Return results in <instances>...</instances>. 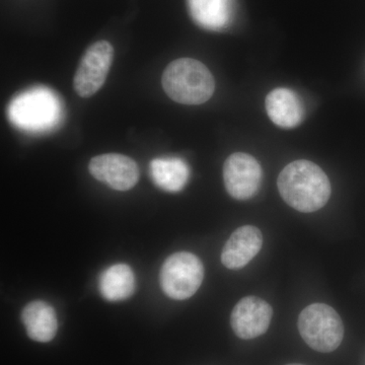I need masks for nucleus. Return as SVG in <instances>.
<instances>
[{"mask_svg": "<svg viewBox=\"0 0 365 365\" xmlns=\"http://www.w3.org/2000/svg\"><path fill=\"white\" fill-rule=\"evenodd\" d=\"M91 176L117 191H128L138 182L139 168L132 158L119 153H106L88 163Z\"/></svg>", "mask_w": 365, "mask_h": 365, "instance_id": "nucleus-8", "label": "nucleus"}, {"mask_svg": "<svg viewBox=\"0 0 365 365\" xmlns=\"http://www.w3.org/2000/svg\"><path fill=\"white\" fill-rule=\"evenodd\" d=\"M288 365H304V364H288Z\"/></svg>", "mask_w": 365, "mask_h": 365, "instance_id": "nucleus-16", "label": "nucleus"}, {"mask_svg": "<svg viewBox=\"0 0 365 365\" xmlns=\"http://www.w3.org/2000/svg\"><path fill=\"white\" fill-rule=\"evenodd\" d=\"M163 91L175 102L182 105H201L212 97L215 81L202 62L180 58L170 62L163 71Z\"/></svg>", "mask_w": 365, "mask_h": 365, "instance_id": "nucleus-2", "label": "nucleus"}, {"mask_svg": "<svg viewBox=\"0 0 365 365\" xmlns=\"http://www.w3.org/2000/svg\"><path fill=\"white\" fill-rule=\"evenodd\" d=\"M265 107L271 121L281 128H294L304 121V104L299 96L290 88L271 91L266 98Z\"/></svg>", "mask_w": 365, "mask_h": 365, "instance_id": "nucleus-11", "label": "nucleus"}, {"mask_svg": "<svg viewBox=\"0 0 365 365\" xmlns=\"http://www.w3.org/2000/svg\"><path fill=\"white\" fill-rule=\"evenodd\" d=\"M98 289L102 297L109 302L128 299L135 290L133 271L126 264H115L101 274Z\"/></svg>", "mask_w": 365, "mask_h": 365, "instance_id": "nucleus-15", "label": "nucleus"}, {"mask_svg": "<svg viewBox=\"0 0 365 365\" xmlns=\"http://www.w3.org/2000/svg\"><path fill=\"white\" fill-rule=\"evenodd\" d=\"M114 48L108 41H98L88 48L73 79L74 90L81 98H90L102 86L111 68Z\"/></svg>", "mask_w": 365, "mask_h": 365, "instance_id": "nucleus-6", "label": "nucleus"}, {"mask_svg": "<svg viewBox=\"0 0 365 365\" xmlns=\"http://www.w3.org/2000/svg\"><path fill=\"white\" fill-rule=\"evenodd\" d=\"M299 331L307 345L319 352H332L344 337V326L339 314L325 304L307 307L299 317Z\"/></svg>", "mask_w": 365, "mask_h": 365, "instance_id": "nucleus-3", "label": "nucleus"}, {"mask_svg": "<svg viewBox=\"0 0 365 365\" xmlns=\"http://www.w3.org/2000/svg\"><path fill=\"white\" fill-rule=\"evenodd\" d=\"M150 176L163 191L176 193L185 188L190 178V168L180 158H158L151 160Z\"/></svg>", "mask_w": 365, "mask_h": 365, "instance_id": "nucleus-14", "label": "nucleus"}, {"mask_svg": "<svg viewBox=\"0 0 365 365\" xmlns=\"http://www.w3.org/2000/svg\"><path fill=\"white\" fill-rule=\"evenodd\" d=\"M204 278L202 262L196 255L179 252L170 255L160 269V281L163 292L176 300L193 297Z\"/></svg>", "mask_w": 365, "mask_h": 365, "instance_id": "nucleus-5", "label": "nucleus"}, {"mask_svg": "<svg viewBox=\"0 0 365 365\" xmlns=\"http://www.w3.org/2000/svg\"><path fill=\"white\" fill-rule=\"evenodd\" d=\"M277 186L283 200L299 212L318 211L331 197V182L325 172L306 160L288 163L281 170Z\"/></svg>", "mask_w": 365, "mask_h": 365, "instance_id": "nucleus-1", "label": "nucleus"}, {"mask_svg": "<svg viewBox=\"0 0 365 365\" xmlns=\"http://www.w3.org/2000/svg\"><path fill=\"white\" fill-rule=\"evenodd\" d=\"M190 16L209 31L225 30L234 16V0H187Z\"/></svg>", "mask_w": 365, "mask_h": 365, "instance_id": "nucleus-13", "label": "nucleus"}, {"mask_svg": "<svg viewBox=\"0 0 365 365\" xmlns=\"http://www.w3.org/2000/svg\"><path fill=\"white\" fill-rule=\"evenodd\" d=\"M21 321L29 337L37 342H50L58 330L56 313L47 302L34 300L21 312Z\"/></svg>", "mask_w": 365, "mask_h": 365, "instance_id": "nucleus-12", "label": "nucleus"}, {"mask_svg": "<svg viewBox=\"0 0 365 365\" xmlns=\"http://www.w3.org/2000/svg\"><path fill=\"white\" fill-rule=\"evenodd\" d=\"M11 122L30 131H44L59 120L58 98L44 88L26 91L14 98L9 107Z\"/></svg>", "mask_w": 365, "mask_h": 365, "instance_id": "nucleus-4", "label": "nucleus"}, {"mask_svg": "<svg viewBox=\"0 0 365 365\" xmlns=\"http://www.w3.org/2000/svg\"><path fill=\"white\" fill-rule=\"evenodd\" d=\"M272 316V307L267 302L260 297H247L235 304L230 324L237 337L254 339L267 332Z\"/></svg>", "mask_w": 365, "mask_h": 365, "instance_id": "nucleus-9", "label": "nucleus"}, {"mask_svg": "<svg viewBox=\"0 0 365 365\" xmlns=\"http://www.w3.org/2000/svg\"><path fill=\"white\" fill-rule=\"evenodd\" d=\"M262 175L260 163L247 153H232L223 165L225 189L237 200H249L258 193Z\"/></svg>", "mask_w": 365, "mask_h": 365, "instance_id": "nucleus-7", "label": "nucleus"}, {"mask_svg": "<svg viewBox=\"0 0 365 365\" xmlns=\"http://www.w3.org/2000/svg\"><path fill=\"white\" fill-rule=\"evenodd\" d=\"M263 246V235L258 227L245 225L235 230L225 242L222 253L223 265L239 270L248 265Z\"/></svg>", "mask_w": 365, "mask_h": 365, "instance_id": "nucleus-10", "label": "nucleus"}]
</instances>
